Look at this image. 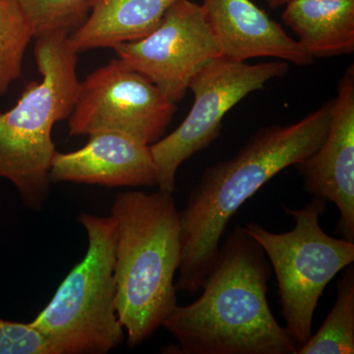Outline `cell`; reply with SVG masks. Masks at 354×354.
I'll use <instances>...</instances> for the list:
<instances>
[{
	"mask_svg": "<svg viewBox=\"0 0 354 354\" xmlns=\"http://www.w3.org/2000/svg\"><path fill=\"white\" fill-rule=\"evenodd\" d=\"M334 101L286 125L254 133L241 151L203 172L180 216L181 262L177 291L195 295L218 258L230 221L277 174L312 155L327 135Z\"/></svg>",
	"mask_w": 354,
	"mask_h": 354,
	"instance_id": "cell-1",
	"label": "cell"
},
{
	"mask_svg": "<svg viewBox=\"0 0 354 354\" xmlns=\"http://www.w3.org/2000/svg\"><path fill=\"white\" fill-rule=\"evenodd\" d=\"M272 267L262 247L236 227L220 246L201 297L177 306L162 327L181 354H297L268 302Z\"/></svg>",
	"mask_w": 354,
	"mask_h": 354,
	"instance_id": "cell-2",
	"label": "cell"
},
{
	"mask_svg": "<svg viewBox=\"0 0 354 354\" xmlns=\"http://www.w3.org/2000/svg\"><path fill=\"white\" fill-rule=\"evenodd\" d=\"M111 216L115 221V305L136 348L162 327L177 304L174 279L181 262L180 216L169 193H120Z\"/></svg>",
	"mask_w": 354,
	"mask_h": 354,
	"instance_id": "cell-3",
	"label": "cell"
},
{
	"mask_svg": "<svg viewBox=\"0 0 354 354\" xmlns=\"http://www.w3.org/2000/svg\"><path fill=\"white\" fill-rule=\"evenodd\" d=\"M68 35L53 31L35 38L41 80L30 83L17 104L0 113V177L15 186L32 211L43 209L50 195V172L57 153L53 128L69 118L80 88L77 53Z\"/></svg>",
	"mask_w": 354,
	"mask_h": 354,
	"instance_id": "cell-4",
	"label": "cell"
},
{
	"mask_svg": "<svg viewBox=\"0 0 354 354\" xmlns=\"http://www.w3.org/2000/svg\"><path fill=\"white\" fill-rule=\"evenodd\" d=\"M78 218L88 236L85 257L30 324L51 354H106L125 339L115 305V221L88 213Z\"/></svg>",
	"mask_w": 354,
	"mask_h": 354,
	"instance_id": "cell-5",
	"label": "cell"
},
{
	"mask_svg": "<svg viewBox=\"0 0 354 354\" xmlns=\"http://www.w3.org/2000/svg\"><path fill=\"white\" fill-rule=\"evenodd\" d=\"M326 207L327 201L313 198L304 208H285L295 223L285 234L269 232L253 221L244 227L271 262L285 328L298 351L312 335L314 313L324 290L354 262V242L334 239L321 227Z\"/></svg>",
	"mask_w": 354,
	"mask_h": 354,
	"instance_id": "cell-6",
	"label": "cell"
},
{
	"mask_svg": "<svg viewBox=\"0 0 354 354\" xmlns=\"http://www.w3.org/2000/svg\"><path fill=\"white\" fill-rule=\"evenodd\" d=\"M288 70L290 64L283 60L248 64L223 57L199 70L188 88L194 95L189 113L174 131L150 146L160 190L174 194L179 167L220 136L225 114L272 79L286 75Z\"/></svg>",
	"mask_w": 354,
	"mask_h": 354,
	"instance_id": "cell-7",
	"label": "cell"
},
{
	"mask_svg": "<svg viewBox=\"0 0 354 354\" xmlns=\"http://www.w3.org/2000/svg\"><path fill=\"white\" fill-rule=\"evenodd\" d=\"M176 111V104L157 86L118 57L80 82L68 118L69 134L88 136L108 130L151 146L165 136Z\"/></svg>",
	"mask_w": 354,
	"mask_h": 354,
	"instance_id": "cell-8",
	"label": "cell"
},
{
	"mask_svg": "<svg viewBox=\"0 0 354 354\" xmlns=\"http://www.w3.org/2000/svg\"><path fill=\"white\" fill-rule=\"evenodd\" d=\"M113 50L176 104L199 70L221 57L204 9L191 0H176L151 34Z\"/></svg>",
	"mask_w": 354,
	"mask_h": 354,
	"instance_id": "cell-9",
	"label": "cell"
},
{
	"mask_svg": "<svg viewBox=\"0 0 354 354\" xmlns=\"http://www.w3.org/2000/svg\"><path fill=\"white\" fill-rule=\"evenodd\" d=\"M295 167L309 194L337 206V232L354 242L353 64L337 83L330 127L322 144Z\"/></svg>",
	"mask_w": 354,
	"mask_h": 354,
	"instance_id": "cell-10",
	"label": "cell"
},
{
	"mask_svg": "<svg viewBox=\"0 0 354 354\" xmlns=\"http://www.w3.org/2000/svg\"><path fill=\"white\" fill-rule=\"evenodd\" d=\"M80 150L55 153L51 183L95 184L106 187L158 186V169L150 146L127 134L97 131Z\"/></svg>",
	"mask_w": 354,
	"mask_h": 354,
	"instance_id": "cell-11",
	"label": "cell"
},
{
	"mask_svg": "<svg viewBox=\"0 0 354 354\" xmlns=\"http://www.w3.org/2000/svg\"><path fill=\"white\" fill-rule=\"evenodd\" d=\"M201 6L221 57L239 62L274 57L297 66L313 64L297 39L251 0H204Z\"/></svg>",
	"mask_w": 354,
	"mask_h": 354,
	"instance_id": "cell-12",
	"label": "cell"
},
{
	"mask_svg": "<svg viewBox=\"0 0 354 354\" xmlns=\"http://www.w3.org/2000/svg\"><path fill=\"white\" fill-rule=\"evenodd\" d=\"M176 0H95L88 17L68 35L77 53L94 48H114L138 41L160 24Z\"/></svg>",
	"mask_w": 354,
	"mask_h": 354,
	"instance_id": "cell-13",
	"label": "cell"
},
{
	"mask_svg": "<svg viewBox=\"0 0 354 354\" xmlns=\"http://www.w3.org/2000/svg\"><path fill=\"white\" fill-rule=\"evenodd\" d=\"M283 23L310 57L326 58L354 51V0H290Z\"/></svg>",
	"mask_w": 354,
	"mask_h": 354,
	"instance_id": "cell-14",
	"label": "cell"
},
{
	"mask_svg": "<svg viewBox=\"0 0 354 354\" xmlns=\"http://www.w3.org/2000/svg\"><path fill=\"white\" fill-rule=\"evenodd\" d=\"M354 353V266H348L337 283V299L315 335L297 354Z\"/></svg>",
	"mask_w": 354,
	"mask_h": 354,
	"instance_id": "cell-15",
	"label": "cell"
},
{
	"mask_svg": "<svg viewBox=\"0 0 354 354\" xmlns=\"http://www.w3.org/2000/svg\"><path fill=\"white\" fill-rule=\"evenodd\" d=\"M35 36L19 0H0V97L20 78L23 58Z\"/></svg>",
	"mask_w": 354,
	"mask_h": 354,
	"instance_id": "cell-16",
	"label": "cell"
},
{
	"mask_svg": "<svg viewBox=\"0 0 354 354\" xmlns=\"http://www.w3.org/2000/svg\"><path fill=\"white\" fill-rule=\"evenodd\" d=\"M35 30L71 34L88 17L95 0H19Z\"/></svg>",
	"mask_w": 354,
	"mask_h": 354,
	"instance_id": "cell-17",
	"label": "cell"
},
{
	"mask_svg": "<svg viewBox=\"0 0 354 354\" xmlns=\"http://www.w3.org/2000/svg\"><path fill=\"white\" fill-rule=\"evenodd\" d=\"M0 354H51L48 342L31 324L0 319Z\"/></svg>",
	"mask_w": 354,
	"mask_h": 354,
	"instance_id": "cell-18",
	"label": "cell"
},
{
	"mask_svg": "<svg viewBox=\"0 0 354 354\" xmlns=\"http://www.w3.org/2000/svg\"><path fill=\"white\" fill-rule=\"evenodd\" d=\"M290 0H266L268 6L272 9H278L279 7L285 6Z\"/></svg>",
	"mask_w": 354,
	"mask_h": 354,
	"instance_id": "cell-19",
	"label": "cell"
}]
</instances>
